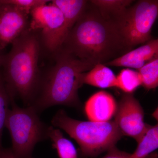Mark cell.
<instances>
[{"label":"cell","mask_w":158,"mask_h":158,"mask_svg":"<svg viewBox=\"0 0 158 158\" xmlns=\"http://www.w3.org/2000/svg\"><path fill=\"white\" fill-rule=\"evenodd\" d=\"M89 2L61 48L94 66L105 64L131 50L116 26L104 19Z\"/></svg>","instance_id":"obj_1"},{"label":"cell","mask_w":158,"mask_h":158,"mask_svg":"<svg viewBox=\"0 0 158 158\" xmlns=\"http://www.w3.org/2000/svg\"><path fill=\"white\" fill-rule=\"evenodd\" d=\"M55 64L41 77L37 93L29 106L38 113L55 106L79 107V75L94 65L61 48L53 55Z\"/></svg>","instance_id":"obj_2"},{"label":"cell","mask_w":158,"mask_h":158,"mask_svg":"<svg viewBox=\"0 0 158 158\" xmlns=\"http://www.w3.org/2000/svg\"><path fill=\"white\" fill-rule=\"evenodd\" d=\"M10 52L2 55L1 64L7 90L17 96L27 106L37 93L40 72L38 65L40 46L38 35L28 28L11 44Z\"/></svg>","instance_id":"obj_3"},{"label":"cell","mask_w":158,"mask_h":158,"mask_svg":"<svg viewBox=\"0 0 158 158\" xmlns=\"http://www.w3.org/2000/svg\"><path fill=\"white\" fill-rule=\"evenodd\" d=\"M52 126L64 130L77 141L82 154L95 157L116 146L123 135L114 121L97 122L71 118L63 110L52 119Z\"/></svg>","instance_id":"obj_4"},{"label":"cell","mask_w":158,"mask_h":158,"mask_svg":"<svg viewBox=\"0 0 158 158\" xmlns=\"http://www.w3.org/2000/svg\"><path fill=\"white\" fill-rule=\"evenodd\" d=\"M5 127L9 130L12 142V158H31L32 152L38 142L48 139V126L39 118L38 113L31 106L22 108L11 97Z\"/></svg>","instance_id":"obj_5"},{"label":"cell","mask_w":158,"mask_h":158,"mask_svg":"<svg viewBox=\"0 0 158 158\" xmlns=\"http://www.w3.org/2000/svg\"><path fill=\"white\" fill-rule=\"evenodd\" d=\"M158 15L157 0H140L128 8L116 27L131 50L152 40V29Z\"/></svg>","instance_id":"obj_6"},{"label":"cell","mask_w":158,"mask_h":158,"mask_svg":"<svg viewBox=\"0 0 158 158\" xmlns=\"http://www.w3.org/2000/svg\"><path fill=\"white\" fill-rule=\"evenodd\" d=\"M29 28L38 35L40 46L52 56L61 49L69 30L60 10L52 3L31 12Z\"/></svg>","instance_id":"obj_7"},{"label":"cell","mask_w":158,"mask_h":158,"mask_svg":"<svg viewBox=\"0 0 158 158\" xmlns=\"http://www.w3.org/2000/svg\"><path fill=\"white\" fill-rule=\"evenodd\" d=\"M115 116L114 121L123 136L131 137L138 143L149 125L144 123L143 108L132 94L122 96Z\"/></svg>","instance_id":"obj_8"},{"label":"cell","mask_w":158,"mask_h":158,"mask_svg":"<svg viewBox=\"0 0 158 158\" xmlns=\"http://www.w3.org/2000/svg\"><path fill=\"white\" fill-rule=\"evenodd\" d=\"M29 23L28 15L15 6L3 3L0 10V50L11 44L28 28Z\"/></svg>","instance_id":"obj_9"},{"label":"cell","mask_w":158,"mask_h":158,"mask_svg":"<svg viewBox=\"0 0 158 158\" xmlns=\"http://www.w3.org/2000/svg\"><path fill=\"white\" fill-rule=\"evenodd\" d=\"M117 106L113 95L106 91H99L86 102L85 113L90 121L105 122L115 116Z\"/></svg>","instance_id":"obj_10"},{"label":"cell","mask_w":158,"mask_h":158,"mask_svg":"<svg viewBox=\"0 0 158 158\" xmlns=\"http://www.w3.org/2000/svg\"><path fill=\"white\" fill-rule=\"evenodd\" d=\"M157 56H158V40L152 39L140 47L129 51L104 65L127 67L138 70Z\"/></svg>","instance_id":"obj_11"},{"label":"cell","mask_w":158,"mask_h":158,"mask_svg":"<svg viewBox=\"0 0 158 158\" xmlns=\"http://www.w3.org/2000/svg\"><path fill=\"white\" fill-rule=\"evenodd\" d=\"M79 81L82 86L84 84L101 88L116 87V77L113 71L103 64L94 65L88 72L79 75Z\"/></svg>","instance_id":"obj_12"},{"label":"cell","mask_w":158,"mask_h":158,"mask_svg":"<svg viewBox=\"0 0 158 158\" xmlns=\"http://www.w3.org/2000/svg\"><path fill=\"white\" fill-rule=\"evenodd\" d=\"M91 4L98 10L102 17L116 25L122 18L128 8L135 2L132 0H91Z\"/></svg>","instance_id":"obj_13"},{"label":"cell","mask_w":158,"mask_h":158,"mask_svg":"<svg viewBox=\"0 0 158 158\" xmlns=\"http://www.w3.org/2000/svg\"><path fill=\"white\" fill-rule=\"evenodd\" d=\"M50 2L62 12L69 31L81 17L89 3L86 0H52Z\"/></svg>","instance_id":"obj_14"},{"label":"cell","mask_w":158,"mask_h":158,"mask_svg":"<svg viewBox=\"0 0 158 158\" xmlns=\"http://www.w3.org/2000/svg\"><path fill=\"white\" fill-rule=\"evenodd\" d=\"M47 136L56 149L59 158H78L77 153L73 143L65 138L59 128L48 126Z\"/></svg>","instance_id":"obj_15"},{"label":"cell","mask_w":158,"mask_h":158,"mask_svg":"<svg viewBox=\"0 0 158 158\" xmlns=\"http://www.w3.org/2000/svg\"><path fill=\"white\" fill-rule=\"evenodd\" d=\"M138 147L131 154L132 158H145L158 147V126H148L144 136L138 142Z\"/></svg>","instance_id":"obj_16"},{"label":"cell","mask_w":158,"mask_h":158,"mask_svg":"<svg viewBox=\"0 0 158 158\" xmlns=\"http://www.w3.org/2000/svg\"><path fill=\"white\" fill-rule=\"evenodd\" d=\"M116 77V87L126 94H132L142 85V81L138 71L130 69H122Z\"/></svg>","instance_id":"obj_17"},{"label":"cell","mask_w":158,"mask_h":158,"mask_svg":"<svg viewBox=\"0 0 158 158\" xmlns=\"http://www.w3.org/2000/svg\"><path fill=\"white\" fill-rule=\"evenodd\" d=\"M137 71L141 76L142 85L150 90L158 86V56L146 63Z\"/></svg>","instance_id":"obj_18"},{"label":"cell","mask_w":158,"mask_h":158,"mask_svg":"<svg viewBox=\"0 0 158 158\" xmlns=\"http://www.w3.org/2000/svg\"><path fill=\"white\" fill-rule=\"evenodd\" d=\"M11 96L9 94L2 74L0 73V152L2 149V138L3 130L6 127V122L9 105L11 103Z\"/></svg>","instance_id":"obj_19"},{"label":"cell","mask_w":158,"mask_h":158,"mask_svg":"<svg viewBox=\"0 0 158 158\" xmlns=\"http://www.w3.org/2000/svg\"><path fill=\"white\" fill-rule=\"evenodd\" d=\"M5 4H9L15 6L29 15L31 11L38 6L45 5L51 1L48 0H2Z\"/></svg>","instance_id":"obj_20"},{"label":"cell","mask_w":158,"mask_h":158,"mask_svg":"<svg viewBox=\"0 0 158 158\" xmlns=\"http://www.w3.org/2000/svg\"><path fill=\"white\" fill-rule=\"evenodd\" d=\"M103 158H132L131 154L119 150L115 146L109 150L107 153ZM145 158H158L157 152H153Z\"/></svg>","instance_id":"obj_21"},{"label":"cell","mask_w":158,"mask_h":158,"mask_svg":"<svg viewBox=\"0 0 158 158\" xmlns=\"http://www.w3.org/2000/svg\"><path fill=\"white\" fill-rule=\"evenodd\" d=\"M11 156L10 151L3 150L0 152V158H10Z\"/></svg>","instance_id":"obj_22"},{"label":"cell","mask_w":158,"mask_h":158,"mask_svg":"<svg viewBox=\"0 0 158 158\" xmlns=\"http://www.w3.org/2000/svg\"><path fill=\"white\" fill-rule=\"evenodd\" d=\"M3 5V3L2 2V0H0V10L2 9V7Z\"/></svg>","instance_id":"obj_23"},{"label":"cell","mask_w":158,"mask_h":158,"mask_svg":"<svg viewBox=\"0 0 158 158\" xmlns=\"http://www.w3.org/2000/svg\"><path fill=\"white\" fill-rule=\"evenodd\" d=\"M1 51L0 50V64H1V59H2V54H1Z\"/></svg>","instance_id":"obj_24"},{"label":"cell","mask_w":158,"mask_h":158,"mask_svg":"<svg viewBox=\"0 0 158 158\" xmlns=\"http://www.w3.org/2000/svg\"><path fill=\"white\" fill-rule=\"evenodd\" d=\"M155 112L156 114V111ZM156 115V116H155V118H156V115Z\"/></svg>","instance_id":"obj_25"},{"label":"cell","mask_w":158,"mask_h":158,"mask_svg":"<svg viewBox=\"0 0 158 158\" xmlns=\"http://www.w3.org/2000/svg\"><path fill=\"white\" fill-rule=\"evenodd\" d=\"M12 158V157H11V158Z\"/></svg>","instance_id":"obj_26"}]
</instances>
